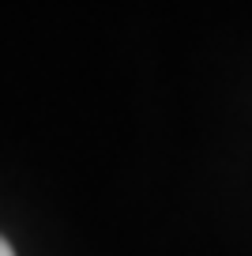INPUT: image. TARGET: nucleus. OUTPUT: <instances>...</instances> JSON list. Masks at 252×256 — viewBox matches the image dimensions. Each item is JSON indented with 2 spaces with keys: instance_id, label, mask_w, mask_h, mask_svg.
Here are the masks:
<instances>
[{
  "instance_id": "nucleus-1",
  "label": "nucleus",
  "mask_w": 252,
  "mask_h": 256,
  "mask_svg": "<svg viewBox=\"0 0 252 256\" xmlns=\"http://www.w3.org/2000/svg\"><path fill=\"white\" fill-rule=\"evenodd\" d=\"M0 256H16V252H12V245H8L4 238H0Z\"/></svg>"
}]
</instances>
